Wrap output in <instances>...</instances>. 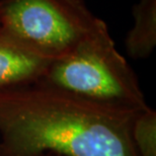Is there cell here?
<instances>
[{
  "label": "cell",
  "mask_w": 156,
  "mask_h": 156,
  "mask_svg": "<svg viewBox=\"0 0 156 156\" xmlns=\"http://www.w3.org/2000/svg\"><path fill=\"white\" fill-rule=\"evenodd\" d=\"M138 114L40 82L3 90L0 156H138L131 137Z\"/></svg>",
  "instance_id": "cell-1"
},
{
  "label": "cell",
  "mask_w": 156,
  "mask_h": 156,
  "mask_svg": "<svg viewBox=\"0 0 156 156\" xmlns=\"http://www.w3.org/2000/svg\"><path fill=\"white\" fill-rule=\"evenodd\" d=\"M51 62L0 30V91L40 82Z\"/></svg>",
  "instance_id": "cell-4"
},
{
  "label": "cell",
  "mask_w": 156,
  "mask_h": 156,
  "mask_svg": "<svg viewBox=\"0 0 156 156\" xmlns=\"http://www.w3.org/2000/svg\"><path fill=\"white\" fill-rule=\"evenodd\" d=\"M40 83L113 110L138 114L150 108L110 32L84 41L52 61Z\"/></svg>",
  "instance_id": "cell-2"
},
{
  "label": "cell",
  "mask_w": 156,
  "mask_h": 156,
  "mask_svg": "<svg viewBox=\"0 0 156 156\" xmlns=\"http://www.w3.org/2000/svg\"><path fill=\"white\" fill-rule=\"evenodd\" d=\"M133 18L125 46L131 58L145 59L156 46V0H139L133 7Z\"/></svg>",
  "instance_id": "cell-5"
},
{
  "label": "cell",
  "mask_w": 156,
  "mask_h": 156,
  "mask_svg": "<svg viewBox=\"0 0 156 156\" xmlns=\"http://www.w3.org/2000/svg\"><path fill=\"white\" fill-rule=\"evenodd\" d=\"M43 156H57V155H54V154H46V155H43Z\"/></svg>",
  "instance_id": "cell-7"
},
{
  "label": "cell",
  "mask_w": 156,
  "mask_h": 156,
  "mask_svg": "<svg viewBox=\"0 0 156 156\" xmlns=\"http://www.w3.org/2000/svg\"><path fill=\"white\" fill-rule=\"evenodd\" d=\"M0 30L54 61L108 29L83 0H0Z\"/></svg>",
  "instance_id": "cell-3"
},
{
  "label": "cell",
  "mask_w": 156,
  "mask_h": 156,
  "mask_svg": "<svg viewBox=\"0 0 156 156\" xmlns=\"http://www.w3.org/2000/svg\"><path fill=\"white\" fill-rule=\"evenodd\" d=\"M131 137L138 156H156V113L151 108L137 115Z\"/></svg>",
  "instance_id": "cell-6"
}]
</instances>
